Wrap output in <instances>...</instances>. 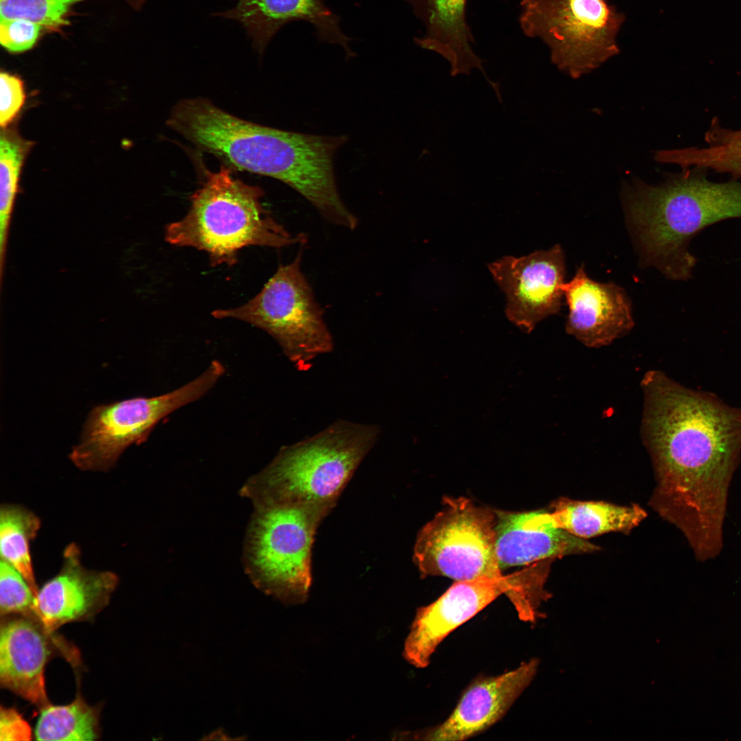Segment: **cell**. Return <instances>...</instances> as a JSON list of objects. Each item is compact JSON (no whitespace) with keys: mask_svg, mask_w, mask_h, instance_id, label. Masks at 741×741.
Listing matches in <instances>:
<instances>
[{"mask_svg":"<svg viewBox=\"0 0 741 741\" xmlns=\"http://www.w3.org/2000/svg\"><path fill=\"white\" fill-rule=\"evenodd\" d=\"M641 434L658 479L662 512L694 554L722 549L731 480L741 459V408L650 370L640 383Z\"/></svg>","mask_w":741,"mask_h":741,"instance_id":"cell-1","label":"cell"},{"mask_svg":"<svg viewBox=\"0 0 741 741\" xmlns=\"http://www.w3.org/2000/svg\"><path fill=\"white\" fill-rule=\"evenodd\" d=\"M167 124L198 148L235 167L279 180L306 198L327 220L345 212L333 157L345 136H324L274 128L235 117L207 99L179 101Z\"/></svg>","mask_w":741,"mask_h":741,"instance_id":"cell-2","label":"cell"},{"mask_svg":"<svg viewBox=\"0 0 741 741\" xmlns=\"http://www.w3.org/2000/svg\"><path fill=\"white\" fill-rule=\"evenodd\" d=\"M708 172L688 167L657 185L632 177L622 187L642 263L669 279L691 278L696 259L688 247L696 234L718 222L741 217V178L715 182Z\"/></svg>","mask_w":741,"mask_h":741,"instance_id":"cell-3","label":"cell"},{"mask_svg":"<svg viewBox=\"0 0 741 741\" xmlns=\"http://www.w3.org/2000/svg\"><path fill=\"white\" fill-rule=\"evenodd\" d=\"M375 425L338 420L318 434L281 448L242 494L255 506H335L357 467L376 443Z\"/></svg>","mask_w":741,"mask_h":741,"instance_id":"cell-4","label":"cell"},{"mask_svg":"<svg viewBox=\"0 0 741 741\" xmlns=\"http://www.w3.org/2000/svg\"><path fill=\"white\" fill-rule=\"evenodd\" d=\"M262 196L259 187L234 178L226 167L207 172L203 185L190 198L186 215L166 226L165 240L206 252L213 266H232L239 250L249 246L305 243V235H291L269 214Z\"/></svg>","mask_w":741,"mask_h":741,"instance_id":"cell-5","label":"cell"},{"mask_svg":"<svg viewBox=\"0 0 741 741\" xmlns=\"http://www.w3.org/2000/svg\"><path fill=\"white\" fill-rule=\"evenodd\" d=\"M248 528L246 570L263 592L286 604H301L311 583V550L316 530L330 509L314 506H255Z\"/></svg>","mask_w":741,"mask_h":741,"instance_id":"cell-6","label":"cell"},{"mask_svg":"<svg viewBox=\"0 0 741 741\" xmlns=\"http://www.w3.org/2000/svg\"><path fill=\"white\" fill-rule=\"evenodd\" d=\"M302 252L286 265H279L261 290L245 304L218 309L215 318L239 320L270 335L300 370H307L318 355L333 349L323 311L301 268Z\"/></svg>","mask_w":741,"mask_h":741,"instance_id":"cell-7","label":"cell"},{"mask_svg":"<svg viewBox=\"0 0 741 741\" xmlns=\"http://www.w3.org/2000/svg\"><path fill=\"white\" fill-rule=\"evenodd\" d=\"M519 23L528 37L549 47L552 62L576 79L620 52L625 20L607 0H521Z\"/></svg>","mask_w":741,"mask_h":741,"instance_id":"cell-8","label":"cell"},{"mask_svg":"<svg viewBox=\"0 0 741 741\" xmlns=\"http://www.w3.org/2000/svg\"><path fill=\"white\" fill-rule=\"evenodd\" d=\"M224 373V365L213 360L198 377L168 393L95 406L69 455L71 461L82 471H108L129 446L143 443L161 419L202 397Z\"/></svg>","mask_w":741,"mask_h":741,"instance_id":"cell-9","label":"cell"},{"mask_svg":"<svg viewBox=\"0 0 741 741\" xmlns=\"http://www.w3.org/2000/svg\"><path fill=\"white\" fill-rule=\"evenodd\" d=\"M443 502L417 535L414 561L421 575L456 581L504 576L496 555L495 511L462 497H445Z\"/></svg>","mask_w":741,"mask_h":741,"instance_id":"cell-10","label":"cell"},{"mask_svg":"<svg viewBox=\"0 0 741 741\" xmlns=\"http://www.w3.org/2000/svg\"><path fill=\"white\" fill-rule=\"evenodd\" d=\"M525 581V570L498 578L456 581L434 602L417 610L405 642V659L416 668L427 666L449 634L502 594L511 598L521 593Z\"/></svg>","mask_w":741,"mask_h":741,"instance_id":"cell-11","label":"cell"},{"mask_svg":"<svg viewBox=\"0 0 741 741\" xmlns=\"http://www.w3.org/2000/svg\"><path fill=\"white\" fill-rule=\"evenodd\" d=\"M489 268L506 296L508 319L522 331L530 333L539 322L560 311L565 274L560 245L521 257H504Z\"/></svg>","mask_w":741,"mask_h":741,"instance_id":"cell-12","label":"cell"},{"mask_svg":"<svg viewBox=\"0 0 741 741\" xmlns=\"http://www.w3.org/2000/svg\"><path fill=\"white\" fill-rule=\"evenodd\" d=\"M118 583L113 572L86 568L78 545L70 543L60 572L38 591L34 616L52 633L67 623L89 620L108 604Z\"/></svg>","mask_w":741,"mask_h":741,"instance_id":"cell-13","label":"cell"},{"mask_svg":"<svg viewBox=\"0 0 741 741\" xmlns=\"http://www.w3.org/2000/svg\"><path fill=\"white\" fill-rule=\"evenodd\" d=\"M538 666L533 659L502 674L477 679L442 723L423 731L401 732L394 738L458 741L483 732L506 714L532 681Z\"/></svg>","mask_w":741,"mask_h":741,"instance_id":"cell-14","label":"cell"},{"mask_svg":"<svg viewBox=\"0 0 741 741\" xmlns=\"http://www.w3.org/2000/svg\"><path fill=\"white\" fill-rule=\"evenodd\" d=\"M562 290L569 307L565 331L585 346H607L633 328L631 303L624 290L612 283L591 279L583 266Z\"/></svg>","mask_w":741,"mask_h":741,"instance_id":"cell-15","label":"cell"},{"mask_svg":"<svg viewBox=\"0 0 741 741\" xmlns=\"http://www.w3.org/2000/svg\"><path fill=\"white\" fill-rule=\"evenodd\" d=\"M52 634L34 616L5 617L1 623V685L40 709L50 704L45 668L52 654Z\"/></svg>","mask_w":741,"mask_h":741,"instance_id":"cell-16","label":"cell"},{"mask_svg":"<svg viewBox=\"0 0 741 741\" xmlns=\"http://www.w3.org/2000/svg\"><path fill=\"white\" fill-rule=\"evenodd\" d=\"M214 15L239 22L259 54L283 26L304 21L315 28L320 41L338 45L347 58L355 56L349 46L351 38L340 27V18L322 0H237L231 9Z\"/></svg>","mask_w":741,"mask_h":741,"instance_id":"cell-17","label":"cell"},{"mask_svg":"<svg viewBox=\"0 0 741 741\" xmlns=\"http://www.w3.org/2000/svg\"><path fill=\"white\" fill-rule=\"evenodd\" d=\"M495 513V550L501 569L598 549L583 539L555 527L550 513Z\"/></svg>","mask_w":741,"mask_h":741,"instance_id":"cell-18","label":"cell"},{"mask_svg":"<svg viewBox=\"0 0 741 741\" xmlns=\"http://www.w3.org/2000/svg\"><path fill=\"white\" fill-rule=\"evenodd\" d=\"M424 27L422 36L414 38L422 49L434 51L450 64L451 75L468 74L478 69L494 89L482 60L474 52V39L466 19L467 0H406Z\"/></svg>","mask_w":741,"mask_h":741,"instance_id":"cell-19","label":"cell"},{"mask_svg":"<svg viewBox=\"0 0 741 741\" xmlns=\"http://www.w3.org/2000/svg\"><path fill=\"white\" fill-rule=\"evenodd\" d=\"M550 515L555 527L583 539L611 531L628 532L646 514L636 505L561 499L554 504Z\"/></svg>","mask_w":741,"mask_h":741,"instance_id":"cell-20","label":"cell"},{"mask_svg":"<svg viewBox=\"0 0 741 741\" xmlns=\"http://www.w3.org/2000/svg\"><path fill=\"white\" fill-rule=\"evenodd\" d=\"M40 528L39 517L26 508L8 504L1 506V560L22 575L35 597L39 588L36 582L30 545Z\"/></svg>","mask_w":741,"mask_h":741,"instance_id":"cell-21","label":"cell"},{"mask_svg":"<svg viewBox=\"0 0 741 741\" xmlns=\"http://www.w3.org/2000/svg\"><path fill=\"white\" fill-rule=\"evenodd\" d=\"M705 145L681 148L679 163L684 167L698 166L731 178H741V128L724 126L714 117L704 134Z\"/></svg>","mask_w":741,"mask_h":741,"instance_id":"cell-22","label":"cell"},{"mask_svg":"<svg viewBox=\"0 0 741 741\" xmlns=\"http://www.w3.org/2000/svg\"><path fill=\"white\" fill-rule=\"evenodd\" d=\"M99 709L78 696L71 703L43 708L34 736L37 740L82 741L99 737Z\"/></svg>","mask_w":741,"mask_h":741,"instance_id":"cell-23","label":"cell"},{"mask_svg":"<svg viewBox=\"0 0 741 741\" xmlns=\"http://www.w3.org/2000/svg\"><path fill=\"white\" fill-rule=\"evenodd\" d=\"M32 145L10 131L0 137V242L1 259L18 183L25 156Z\"/></svg>","mask_w":741,"mask_h":741,"instance_id":"cell-24","label":"cell"},{"mask_svg":"<svg viewBox=\"0 0 741 741\" xmlns=\"http://www.w3.org/2000/svg\"><path fill=\"white\" fill-rule=\"evenodd\" d=\"M84 0H0V19H24L40 25L43 29L58 31L68 25L71 8ZM133 6H141L145 0H126Z\"/></svg>","mask_w":741,"mask_h":741,"instance_id":"cell-25","label":"cell"},{"mask_svg":"<svg viewBox=\"0 0 741 741\" xmlns=\"http://www.w3.org/2000/svg\"><path fill=\"white\" fill-rule=\"evenodd\" d=\"M35 596L22 575L12 566L1 560L0 615L34 616ZM35 617V616H34Z\"/></svg>","mask_w":741,"mask_h":741,"instance_id":"cell-26","label":"cell"},{"mask_svg":"<svg viewBox=\"0 0 741 741\" xmlns=\"http://www.w3.org/2000/svg\"><path fill=\"white\" fill-rule=\"evenodd\" d=\"M43 27L24 19H0V43L10 53L19 54L33 48Z\"/></svg>","mask_w":741,"mask_h":741,"instance_id":"cell-27","label":"cell"},{"mask_svg":"<svg viewBox=\"0 0 741 741\" xmlns=\"http://www.w3.org/2000/svg\"><path fill=\"white\" fill-rule=\"evenodd\" d=\"M25 99L23 82L6 71L0 73V124L5 128L21 110Z\"/></svg>","mask_w":741,"mask_h":741,"instance_id":"cell-28","label":"cell"},{"mask_svg":"<svg viewBox=\"0 0 741 741\" xmlns=\"http://www.w3.org/2000/svg\"><path fill=\"white\" fill-rule=\"evenodd\" d=\"M32 729L27 722L12 707L0 708V740H32Z\"/></svg>","mask_w":741,"mask_h":741,"instance_id":"cell-29","label":"cell"}]
</instances>
